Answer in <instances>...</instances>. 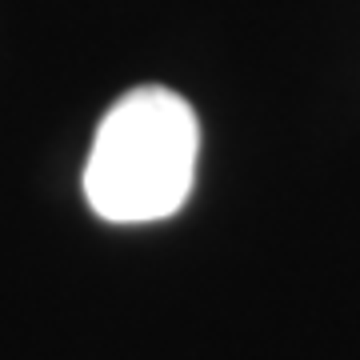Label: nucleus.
<instances>
[{"label": "nucleus", "mask_w": 360, "mask_h": 360, "mask_svg": "<svg viewBox=\"0 0 360 360\" xmlns=\"http://www.w3.org/2000/svg\"><path fill=\"white\" fill-rule=\"evenodd\" d=\"M200 124L180 92L144 84L104 112L84 165V196L112 224H148L184 208L196 180Z\"/></svg>", "instance_id": "1"}]
</instances>
